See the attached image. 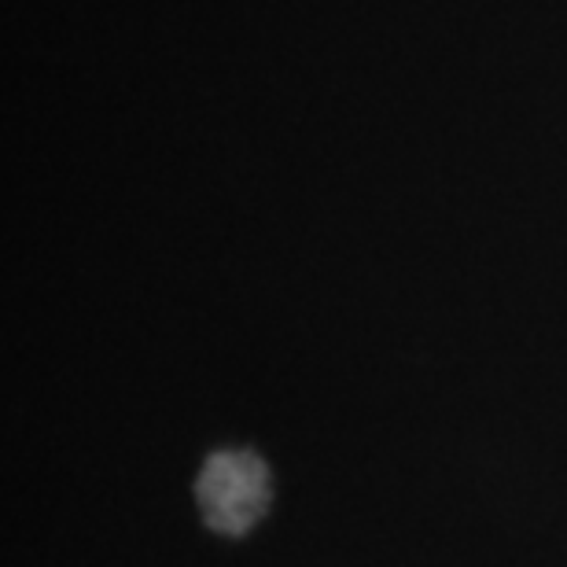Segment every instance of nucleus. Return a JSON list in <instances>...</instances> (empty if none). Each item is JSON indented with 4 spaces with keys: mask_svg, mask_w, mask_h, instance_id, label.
<instances>
[{
    "mask_svg": "<svg viewBox=\"0 0 567 567\" xmlns=\"http://www.w3.org/2000/svg\"><path fill=\"white\" fill-rule=\"evenodd\" d=\"M207 524L221 535H244L269 505V472L255 453H214L196 486Z\"/></svg>",
    "mask_w": 567,
    "mask_h": 567,
    "instance_id": "obj_1",
    "label": "nucleus"
}]
</instances>
